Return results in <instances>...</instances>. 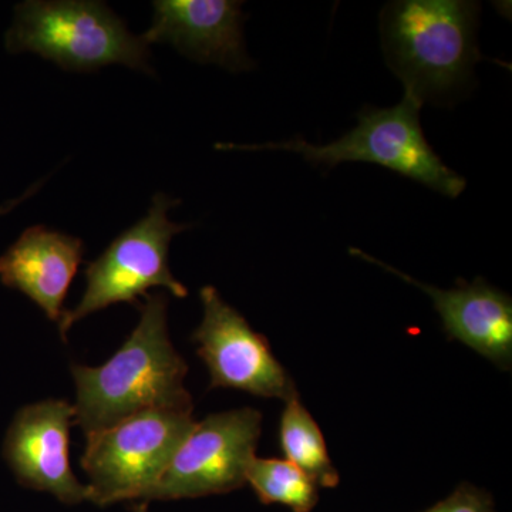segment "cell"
<instances>
[{
  "label": "cell",
  "instance_id": "obj_14",
  "mask_svg": "<svg viewBox=\"0 0 512 512\" xmlns=\"http://www.w3.org/2000/svg\"><path fill=\"white\" fill-rule=\"evenodd\" d=\"M247 484L262 504H281L292 512H312L319 503V487L311 477L281 458L252 460Z\"/></svg>",
  "mask_w": 512,
  "mask_h": 512
},
{
  "label": "cell",
  "instance_id": "obj_6",
  "mask_svg": "<svg viewBox=\"0 0 512 512\" xmlns=\"http://www.w3.org/2000/svg\"><path fill=\"white\" fill-rule=\"evenodd\" d=\"M180 200L163 192L154 195L146 217L121 232L86 269V292L73 311L64 312L59 322L60 338L66 342L67 332L79 322L117 303H137L148 289L163 286L177 298L188 296V289L171 274L168 249L171 239L192 225L168 220V211Z\"/></svg>",
  "mask_w": 512,
  "mask_h": 512
},
{
  "label": "cell",
  "instance_id": "obj_10",
  "mask_svg": "<svg viewBox=\"0 0 512 512\" xmlns=\"http://www.w3.org/2000/svg\"><path fill=\"white\" fill-rule=\"evenodd\" d=\"M350 255L399 276L430 296L439 313L448 339L458 340L501 370L512 365L511 296L488 284L483 278L467 282L458 279L454 289H440L417 281L399 269L384 264L362 249L350 248Z\"/></svg>",
  "mask_w": 512,
  "mask_h": 512
},
{
  "label": "cell",
  "instance_id": "obj_16",
  "mask_svg": "<svg viewBox=\"0 0 512 512\" xmlns=\"http://www.w3.org/2000/svg\"><path fill=\"white\" fill-rule=\"evenodd\" d=\"M42 184L43 180L39 181V183L35 185H32V187H30L29 190L22 195V197L5 202V204L0 207V217H2V215L8 214V212L12 211L13 208L18 207V205L22 204L23 201L28 200L29 197H32L33 194H36V192L39 191V188L42 187Z\"/></svg>",
  "mask_w": 512,
  "mask_h": 512
},
{
  "label": "cell",
  "instance_id": "obj_7",
  "mask_svg": "<svg viewBox=\"0 0 512 512\" xmlns=\"http://www.w3.org/2000/svg\"><path fill=\"white\" fill-rule=\"evenodd\" d=\"M262 431L258 410H229L195 421L147 501L227 494L247 484Z\"/></svg>",
  "mask_w": 512,
  "mask_h": 512
},
{
  "label": "cell",
  "instance_id": "obj_8",
  "mask_svg": "<svg viewBox=\"0 0 512 512\" xmlns=\"http://www.w3.org/2000/svg\"><path fill=\"white\" fill-rule=\"evenodd\" d=\"M200 298L204 319L191 340L197 343V355L210 372V389L242 390L284 402L299 396L291 375L264 335L255 332L214 286H204Z\"/></svg>",
  "mask_w": 512,
  "mask_h": 512
},
{
  "label": "cell",
  "instance_id": "obj_4",
  "mask_svg": "<svg viewBox=\"0 0 512 512\" xmlns=\"http://www.w3.org/2000/svg\"><path fill=\"white\" fill-rule=\"evenodd\" d=\"M9 53H35L69 72L110 64L153 73L150 45L96 0H26L15 8L5 35Z\"/></svg>",
  "mask_w": 512,
  "mask_h": 512
},
{
  "label": "cell",
  "instance_id": "obj_3",
  "mask_svg": "<svg viewBox=\"0 0 512 512\" xmlns=\"http://www.w3.org/2000/svg\"><path fill=\"white\" fill-rule=\"evenodd\" d=\"M423 104L409 93L387 109L366 106L357 114V126L325 146L302 137L281 143H218L221 151H289L313 167L330 168L346 161H362L389 168L394 173L426 185L446 197L457 198L466 190V180L451 170L424 137L420 123Z\"/></svg>",
  "mask_w": 512,
  "mask_h": 512
},
{
  "label": "cell",
  "instance_id": "obj_5",
  "mask_svg": "<svg viewBox=\"0 0 512 512\" xmlns=\"http://www.w3.org/2000/svg\"><path fill=\"white\" fill-rule=\"evenodd\" d=\"M192 409L144 410L86 436L80 464L89 477L90 501L99 507L126 500L147 501L194 427Z\"/></svg>",
  "mask_w": 512,
  "mask_h": 512
},
{
  "label": "cell",
  "instance_id": "obj_13",
  "mask_svg": "<svg viewBox=\"0 0 512 512\" xmlns=\"http://www.w3.org/2000/svg\"><path fill=\"white\" fill-rule=\"evenodd\" d=\"M279 440L285 460L301 468L318 487H338L339 473L330 460L325 437L299 396L285 402L279 424Z\"/></svg>",
  "mask_w": 512,
  "mask_h": 512
},
{
  "label": "cell",
  "instance_id": "obj_12",
  "mask_svg": "<svg viewBox=\"0 0 512 512\" xmlns=\"http://www.w3.org/2000/svg\"><path fill=\"white\" fill-rule=\"evenodd\" d=\"M83 255L82 239L35 225L0 256V282L28 296L47 319L59 323Z\"/></svg>",
  "mask_w": 512,
  "mask_h": 512
},
{
  "label": "cell",
  "instance_id": "obj_2",
  "mask_svg": "<svg viewBox=\"0 0 512 512\" xmlns=\"http://www.w3.org/2000/svg\"><path fill=\"white\" fill-rule=\"evenodd\" d=\"M480 6L464 0H400L383 9L380 35L387 64L404 93L439 103L470 86L478 50Z\"/></svg>",
  "mask_w": 512,
  "mask_h": 512
},
{
  "label": "cell",
  "instance_id": "obj_11",
  "mask_svg": "<svg viewBox=\"0 0 512 512\" xmlns=\"http://www.w3.org/2000/svg\"><path fill=\"white\" fill-rule=\"evenodd\" d=\"M147 45L170 43L200 63H214L231 72L252 69L245 49L242 2L235 0H156Z\"/></svg>",
  "mask_w": 512,
  "mask_h": 512
},
{
  "label": "cell",
  "instance_id": "obj_17",
  "mask_svg": "<svg viewBox=\"0 0 512 512\" xmlns=\"http://www.w3.org/2000/svg\"><path fill=\"white\" fill-rule=\"evenodd\" d=\"M134 512H147V504H138L133 507Z\"/></svg>",
  "mask_w": 512,
  "mask_h": 512
},
{
  "label": "cell",
  "instance_id": "obj_9",
  "mask_svg": "<svg viewBox=\"0 0 512 512\" xmlns=\"http://www.w3.org/2000/svg\"><path fill=\"white\" fill-rule=\"evenodd\" d=\"M74 406L66 400L30 404L16 414L6 434L3 457L23 487L55 495L64 504L90 501V490L70 466Z\"/></svg>",
  "mask_w": 512,
  "mask_h": 512
},
{
  "label": "cell",
  "instance_id": "obj_15",
  "mask_svg": "<svg viewBox=\"0 0 512 512\" xmlns=\"http://www.w3.org/2000/svg\"><path fill=\"white\" fill-rule=\"evenodd\" d=\"M423 512H495V505L488 491L463 483L446 500Z\"/></svg>",
  "mask_w": 512,
  "mask_h": 512
},
{
  "label": "cell",
  "instance_id": "obj_1",
  "mask_svg": "<svg viewBox=\"0 0 512 512\" xmlns=\"http://www.w3.org/2000/svg\"><path fill=\"white\" fill-rule=\"evenodd\" d=\"M140 322L116 355L99 367L72 366L74 424L86 436L160 407H194L185 389L188 366L168 335L165 293L144 296Z\"/></svg>",
  "mask_w": 512,
  "mask_h": 512
}]
</instances>
